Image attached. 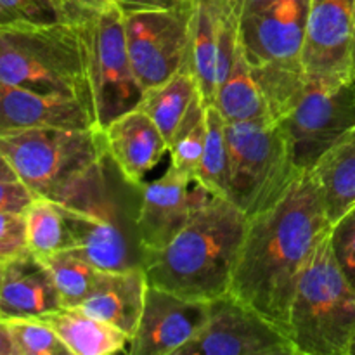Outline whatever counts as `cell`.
Returning <instances> with one entry per match:
<instances>
[{"mask_svg":"<svg viewBox=\"0 0 355 355\" xmlns=\"http://www.w3.org/2000/svg\"><path fill=\"white\" fill-rule=\"evenodd\" d=\"M329 231L314 175L300 173L276 205L246 222L229 293L286 333L298 277Z\"/></svg>","mask_w":355,"mask_h":355,"instance_id":"obj_1","label":"cell"},{"mask_svg":"<svg viewBox=\"0 0 355 355\" xmlns=\"http://www.w3.org/2000/svg\"><path fill=\"white\" fill-rule=\"evenodd\" d=\"M246 222L231 200L210 194L165 248L146 257L148 283L201 302L229 293Z\"/></svg>","mask_w":355,"mask_h":355,"instance_id":"obj_2","label":"cell"},{"mask_svg":"<svg viewBox=\"0 0 355 355\" xmlns=\"http://www.w3.org/2000/svg\"><path fill=\"white\" fill-rule=\"evenodd\" d=\"M0 82L45 96L73 97L90 110L76 23L59 19L0 26Z\"/></svg>","mask_w":355,"mask_h":355,"instance_id":"obj_3","label":"cell"},{"mask_svg":"<svg viewBox=\"0 0 355 355\" xmlns=\"http://www.w3.org/2000/svg\"><path fill=\"white\" fill-rule=\"evenodd\" d=\"M286 335L297 355H350L355 340V288L336 263L329 234L298 277Z\"/></svg>","mask_w":355,"mask_h":355,"instance_id":"obj_4","label":"cell"},{"mask_svg":"<svg viewBox=\"0 0 355 355\" xmlns=\"http://www.w3.org/2000/svg\"><path fill=\"white\" fill-rule=\"evenodd\" d=\"M111 159L104 158L68 191L61 205L69 231V248L82 253L103 270L142 266L135 231V211H128L116 196L110 177Z\"/></svg>","mask_w":355,"mask_h":355,"instance_id":"obj_5","label":"cell"},{"mask_svg":"<svg viewBox=\"0 0 355 355\" xmlns=\"http://www.w3.org/2000/svg\"><path fill=\"white\" fill-rule=\"evenodd\" d=\"M0 151L35 194L59 201L107 156L97 127H42L0 135Z\"/></svg>","mask_w":355,"mask_h":355,"instance_id":"obj_6","label":"cell"},{"mask_svg":"<svg viewBox=\"0 0 355 355\" xmlns=\"http://www.w3.org/2000/svg\"><path fill=\"white\" fill-rule=\"evenodd\" d=\"M229 200L248 218L286 194L300 170L277 121L227 123Z\"/></svg>","mask_w":355,"mask_h":355,"instance_id":"obj_7","label":"cell"},{"mask_svg":"<svg viewBox=\"0 0 355 355\" xmlns=\"http://www.w3.org/2000/svg\"><path fill=\"white\" fill-rule=\"evenodd\" d=\"M85 59L92 120L99 130L139 106L144 89L132 66L123 10L111 2L76 23Z\"/></svg>","mask_w":355,"mask_h":355,"instance_id":"obj_8","label":"cell"},{"mask_svg":"<svg viewBox=\"0 0 355 355\" xmlns=\"http://www.w3.org/2000/svg\"><path fill=\"white\" fill-rule=\"evenodd\" d=\"M291 159L300 172H311L322 155L355 125V83L307 80L295 106L281 118Z\"/></svg>","mask_w":355,"mask_h":355,"instance_id":"obj_9","label":"cell"},{"mask_svg":"<svg viewBox=\"0 0 355 355\" xmlns=\"http://www.w3.org/2000/svg\"><path fill=\"white\" fill-rule=\"evenodd\" d=\"M191 16L193 2L179 9L123 10L128 54L144 90L159 85L187 64Z\"/></svg>","mask_w":355,"mask_h":355,"instance_id":"obj_10","label":"cell"},{"mask_svg":"<svg viewBox=\"0 0 355 355\" xmlns=\"http://www.w3.org/2000/svg\"><path fill=\"white\" fill-rule=\"evenodd\" d=\"M177 355H297L286 333L232 293L208 302V319Z\"/></svg>","mask_w":355,"mask_h":355,"instance_id":"obj_11","label":"cell"},{"mask_svg":"<svg viewBox=\"0 0 355 355\" xmlns=\"http://www.w3.org/2000/svg\"><path fill=\"white\" fill-rule=\"evenodd\" d=\"M302 71L312 82L355 83V0H309Z\"/></svg>","mask_w":355,"mask_h":355,"instance_id":"obj_12","label":"cell"},{"mask_svg":"<svg viewBox=\"0 0 355 355\" xmlns=\"http://www.w3.org/2000/svg\"><path fill=\"white\" fill-rule=\"evenodd\" d=\"M309 0H267L241 19L239 42L250 64L302 73Z\"/></svg>","mask_w":355,"mask_h":355,"instance_id":"obj_13","label":"cell"},{"mask_svg":"<svg viewBox=\"0 0 355 355\" xmlns=\"http://www.w3.org/2000/svg\"><path fill=\"white\" fill-rule=\"evenodd\" d=\"M210 196L193 177L168 166L159 179L139 186L135 231L142 257L165 248ZM144 263V262H142Z\"/></svg>","mask_w":355,"mask_h":355,"instance_id":"obj_14","label":"cell"},{"mask_svg":"<svg viewBox=\"0 0 355 355\" xmlns=\"http://www.w3.org/2000/svg\"><path fill=\"white\" fill-rule=\"evenodd\" d=\"M241 19L217 0H193L189 62L207 104L231 73L239 51Z\"/></svg>","mask_w":355,"mask_h":355,"instance_id":"obj_15","label":"cell"},{"mask_svg":"<svg viewBox=\"0 0 355 355\" xmlns=\"http://www.w3.org/2000/svg\"><path fill=\"white\" fill-rule=\"evenodd\" d=\"M207 319L208 302L191 300L149 284L128 354L177 355L203 329Z\"/></svg>","mask_w":355,"mask_h":355,"instance_id":"obj_16","label":"cell"},{"mask_svg":"<svg viewBox=\"0 0 355 355\" xmlns=\"http://www.w3.org/2000/svg\"><path fill=\"white\" fill-rule=\"evenodd\" d=\"M107 158L123 180L139 187L168 153V141L141 107L127 111L103 128Z\"/></svg>","mask_w":355,"mask_h":355,"instance_id":"obj_17","label":"cell"},{"mask_svg":"<svg viewBox=\"0 0 355 355\" xmlns=\"http://www.w3.org/2000/svg\"><path fill=\"white\" fill-rule=\"evenodd\" d=\"M96 127L87 104L0 82V135L28 128Z\"/></svg>","mask_w":355,"mask_h":355,"instance_id":"obj_18","label":"cell"},{"mask_svg":"<svg viewBox=\"0 0 355 355\" xmlns=\"http://www.w3.org/2000/svg\"><path fill=\"white\" fill-rule=\"evenodd\" d=\"M61 307L54 281L40 257L26 252L3 263L0 318H44Z\"/></svg>","mask_w":355,"mask_h":355,"instance_id":"obj_19","label":"cell"},{"mask_svg":"<svg viewBox=\"0 0 355 355\" xmlns=\"http://www.w3.org/2000/svg\"><path fill=\"white\" fill-rule=\"evenodd\" d=\"M148 286L144 266L101 270L92 293L80 309L132 336L144 309Z\"/></svg>","mask_w":355,"mask_h":355,"instance_id":"obj_20","label":"cell"},{"mask_svg":"<svg viewBox=\"0 0 355 355\" xmlns=\"http://www.w3.org/2000/svg\"><path fill=\"white\" fill-rule=\"evenodd\" d=\"M42 319L52 326L71 355L128 354L130 336L127 333L87 314L80 307H61Z\"/></svg>","mask_w":355,"mask_h":355,"instance_id":"obj_21","label":"cell"},{"mask_svg":"<svg viewBox=\"0 0 355 355\" xmlns=\"http://www.w3.org/2000/svg\"><path fill=\"white\" fill-rule=\"evenodd\" d=\"M311 173L333 225L355 207V125L319 158Z\"/></svg>","mask_w":355,"mask_h":355,"instance_id":"obj_22","label":"cell"},{"mask_svg":"<svg viewBox=\"0 0 355 355\" xmlns=\"http://www.w3.org/2000/svg\"><path fill=\"white\" fill-rule=\"evenodd\" d=\"M214 104L227 123L239 121H274L269 101L245 58L239 42V51L231 73L218 87Z\"/></svg>","mask_w":355,"mask_h":355,"instance_id":"obj_23","label":"cell"},{"mask_svg":"<svg viewBox=\"0 0 355 355\" xmlns=\"http://www.w3.org/2000/svg\"><path fill=\"white\" fill-rule=\"evenodd\" d=\"M198 96H201L198 80L187 62L168 80L144 90L139 107L151 116V120L158 125L162 134L170 142L173 132L177 130Z\"/></svg>","mask_w":355,"mask_h":355,"instance_id":"obj_24","label":"cell"},{"mask_svg":"<svg viewBox=\"0 0 355 355\" xmlns=\"http://www.w3.org/2000/svg\"><path fill=\"white\" fill-rule=\"evenodd\" d=\"M40 259L51 272L62 307H80L92 293L103 270L73 248L61 250Z\"/></svg>","mask_w":355,"mask_h":355,"instance_id":"obj_25","label":"cell"},{"mask_svg":"<svg viewBox=\"0 0 355 355\" xmlns=\"http://www.w3.org/2000/svg\"><path fill=\"white\" fill-rule=\"evenodd\" d=\"M194 180L214 196L229 200L227 121L214 104H207V139Z\"/></svg>","mask_w":355,"mask_h":355,"instance_id":"obj_26","label":"cell"},{"mask_svg":"<svg viewBox=\"0 0 355 355\" xmlns=\"http://www.w3.org/2000/svg\"><path fill=\"white\" fill-rule=\"evenodd\" d=\"M26 245L37 257H47L69 248V231L58 201L37 196L24 210Z\"/></svg>","mask_w":355,"mask_h":355,"instance_id":"obj_27","label":"cell"},{"mask_svg":"<svg viewBox=\"0 0 355 355\" xmlns=\"http://www.w3.org/2000/svg\"><path fill=\"white\" fill-rule=\"evenodd\" d=\"M207 139V103L198 96L168 142L170 166L196 177Z\"/></svg>","mask_w":355,"mask_h":355,"instance_id":"obj_28","label":"cell"},{"mask_svg":"<svg viewBox=\"0 0 355 355\" xmlns=\"http://www.w3.org/2000/svg\"><path fill=\"white\" fill-rule=\"evenodd\" d=\"M16 355H71L58 333L42 318L3 319Z\"/></svg>","mask_w":355,"mask_h":355,"instance_id":"obj_29","label":"cell"},{"mask_svg":"<svg viewBox=\"0 0 355 355\" xmlns=\"http://www.w3.org/2000/svg\"><path fill=\"white\" fill-rule=\"evenodd\" d=\"M329 241L336 263L355 288V207L331 225Z\"/></svg>","mask_w":355,"mask_h":355,"instance_id":"obj_30","label":"cell"},{"mask_svg":"<svg viewBox=\"0 0 355 355\" xmlns=\"http://www.w3.org/2000/svg\"><path fill=\"white\" fill-rule=\"evenodd\" d=\"M58 10L45 0H0V26L59 21Z\"/></svg>","mask_w":355,"mask_h":355,"instance_id":"obj_31","label":"cell"},{"mask_svg":"<svg viewBox=\"0 0 355 355\" xmlns=\"http://www.w3.org/2000/svg\"><path fill=\"white\" fill-rule=\"evenodd\" d=\"M30 252L26 245L24 215L0 211V266Z\"/></svg>","mask_w":355,"mask_h":355,"instance_id":"obj_32","label":"cell"},{"mask_svg":"<svg viewBox=\"0 0 355 355\" xmlns=\"http://www.w3.org/2000/svg\"><path fill=\"white\" fill-rule=\"evenodd\" d=\"M35 198L21 180H0V211L24 214Z\"/></svg>","mask_w":355,"mask_h":355,"instance_id":"obj_33","label":"cell"},{"mask_svg":"<svg viewBox=\"0 0 355 355\" xmlns=\"http://www.w3.org/2000/svg\"><path fill=\"white\" fill-rule=\"evenodd\" d=\"M113 0H52V6L58 10L59 17L71 23L94 16L107 7Z\"/></svg>","mask_w":355,"mask_h":355,"instance_id":"obj_34","label":"cell"},{"mask_svg":"<svg viewBox=\"0 0 355 355\" xmlns=\"http://www.w3.org/2000/svg\"><path fill=\"white\" fill-rule=\"evenodd\" d=\"M123 10L128 9H179L189 6L193 0H113Z\"/></svg>","mask_w":355,"mask_h":355,"instance_id":"obj_35","label":"cell"},{"mask_svg":"<svg viewBox=\"0 0 355 355\" xmlns=\"http://www.w3.org/2000/svg\"><path fill=\"white\" fill-rule=\"evenodd\" d=\"M222 6H225L227 9H231L239 19H243L245 16H248L250 12H253L255 9H259L260 6L267 2V0H217Z\"/></svg>","mask_w":355,"mask_h":355,"instance_id":"obj_36","label":"cell"},{"mask_svg":"<svg viewBox=\"0 0 355 355\" xmlns=\"http://www.w3.org/2000/svg\"><path fill=\"white\" fill-rule=\"evenodd\" d=\"M0 355H16L6 321L0 318Z\"/></svg>","mask_w":355,"mask_h":355,"instance_id":"obj_37","label":"cell"},{"mask_svg":"<svg viewBox=\"0 0 355 355\" xmlns=\"http://www.w3.org/2000/svg\"><path fill=\"white\" fill-rule=\"evenodd\" d=\"M14 179H17L16 173H14V170L10 168V165L7 163L6 156H3L2 151H0V180H14Z\"/></svg>","mask_w":355,"mask_h":355,"instance_id":"obj_38","label":"cell"},{"mask_svg":"<svg viewBox=\"0 0 355 355\" xmlns=\"http://www.w3.org/2000/svg\"><path fill=\"white\" fill-rule=\"evenodd\" d=\"M350 355H355V340H354V343H352V349H350Z\"/></svg>","mask_w":355,"mask_h":355,"instance_id":"obj_39","label":"cell"},{"mask_svg":"<svg viewBox=\"0 0 355 355\" xmlns=\"http://www.w3.org/2000/svg\"><path fill=\"white\" fill-rule=\"evenodd\" d=\"M0 279H2V266H0Z\"/></svg>","mask_w":355,"mask_h":355,"instance_id":"obj_40","label":"cell"},{"mask_svg":"<svg viewBox=\"0 0 355 355\" xmlns=\"http://www.w3.org/2000/svg\"><path fill=\"white\" fill-rule=\"evenodd\" d=\"M45 2H47V3H51V6H52V0H45ZM52 7H54V6H52Z\"/></svg>","mask_w":355,"mask_h":355,"instance_id":"obj_41","label":"cell"}]
</instances>
